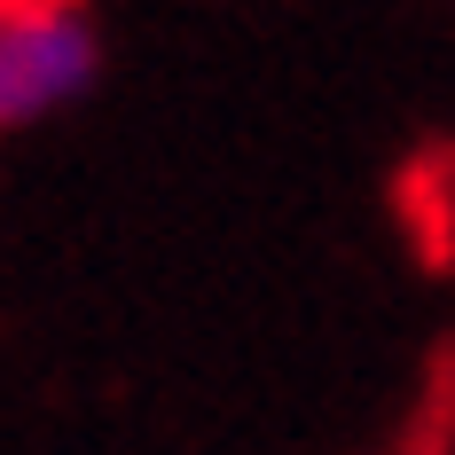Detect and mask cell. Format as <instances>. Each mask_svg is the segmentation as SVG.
Listing matches in <instances>:
<instances>
[{
	"label": "cell",
	"mask_w": 455,
	"mask_h": 455,
	"mask_svg": "<svg viewBox=\"0 0 455 455\" xmlns=\"http://www.w3.org/2000/svg\"><path fill=\"white\" fill-rule=\"evenodd\" d=\"M102 79L87 0H0V134L40 126Z\"/></svg>",
	"instance_id": "cell-1"
}]
</instances>
